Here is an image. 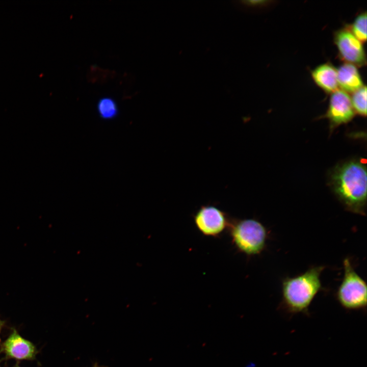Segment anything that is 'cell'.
I'll list each match as a JSON object with an SVG mask.
<instances>
[{"label": "cell", "instance_id": "6da1fadb", "mask_svg": "<svg viewBox=\"0 0 367 367\" xmlns=\"http://www.w3.org/2000/svg\"><path fill=\"white\" fill-rule=\"evenodd\" d=\"M366 167L353 159L336 166L330 174V185L335 194L348 211L365 215Z\"/></svg>", "mask_w": 367, "mask_h": 367}, {"label": "cell", "instance_id": "7a4b0ae2", "mask_svg": "<svg viewBox=\"0 0 367 367\" xmlns=\"http://www.w3.org/2000/svg\"><path fill=\"white\" fill-rule=\"evenodd\" d=\"M325 266H312L295 277L282 280L280 307L286 313H306L317 294L322 290L320 276Z\"/></svg>", "mask_w": 367, "mask_h": 367}, {"label": "cell", "instance_id": "3957f363", "mask_svg": "<svg viewBox=\"0 0 367 367\" xmlns=\"http://www.w3.org/2000/svg\"><path fill=\"white\" fill-rule=\"evenodd\" d=\"M228 229L232 244L241 253L253 256L265 249L268 232L259 221L254 219L231 220Z\"/></svg>", "mask_w": 367, "mask_h": 367}, {"label": "cell", "instance_id": "277c9868", "mask_svg": "<svg viewBox=\"0 0 367 367\" xmlns=\"http://www.w3.org/2000/svg\"><path fill=\"white\" fill-rule=\"evenodd\" d=\"M344 276L336 293L339 304L347 310L365 309L367 303L365 281L355 270L349 258L343 260Z\"/></svg>", "mask_w": 367, "mask_h": 367}, {"label": "cell", "instance_id": "5b68a950", "mask_svg": "<svg viewBox=\"0 0 367 367\" xmlns=\"http://www.w3.org/2000/svg\"><path fill=\"white\" fill-rule=\"evenodd\" d=\"M230 221L226 213L213 205L201 206L194 215L196 228L207 237L220 236L228 228Z\"/></svg>", "mask_w": 367, "mask_h": 367}, {"label": "cell", "instance_id": "8992f818", "mask_svg": "<svg viewBox=\"0 0 367 367\" xmlns=\"http://www.w3.org/2000/svg\"><path fill=\"white\" fill-rule=\"evenodd\" d=\"M355 114L351 97L347 92L337 89L332 93L327 111L324 115L329 121L330 132L351 121Z\"/></svg>", "mask_w": 367, "mask_h": 367}, {"label": "cell", "instance_id": "52a82bcc", "mask_svg": "<svg viewBox=\"0 0 367 367\" xmlns=\"http://www.w3.org/2000/svg\"><path fill=\"white\" fill-rule=\"evenodd\" d=\"M334 40L340 58L348 63L363 66L366 63V57L361 42L348 28L337 30Z\"/></svg>", "mask_w": 367, "mask_h": 367}, {"label": "cell", "instance_id": "ba28073f", "mask_svg": "<svg viewBox=\"0 0 367 367\" xmlns=\"http://www.w3.org/2000/svg\"><path fill=\"white\" fill-rule=\"evenodd\" d=\"M3 349L7 356L18 359H32L36 353L34 346L21 337L15 330L4 342Z\"/></svg>", "mask_w": 367, "mask_h": 367}, {"label": "cell", "instance_id": "9c48e42d", "mask_svg": "<svg viewBox=\"0 0 367 367\" xmlns=\"http://www.w3.org/2000/svg\"><path fill=\"white\" fill-rule=\"evenodd\" d=\"M337 78L338 86L346 92L353 93L364 86L356 66L350 63L339 66Z\"/></svg>", "mask_w": 367, "mask_h": 367}, {"label": "cell", "instance_id": "30bf717a", "mask_svg": "<svg viewBox=\"0 0 367 367\" xmlns=\"http://www.w3.org/2000/svg\"><path fill=\"white\" fill-rule=\"evenodd\" d=\"M314 82L327 93H333L337 90V69L330 63H325L318 66L311 72Z\"/></svg>", "mask_w": 367, "mask_h": 367}, {"label": "cell", "instance_id": "8fae6325", "mask_svg": "<svg viewBox=\"0 0 367 367\" xmlns=\"http://www.w3.org/2000/svg\"><path fill=\"white\" fill-rule=\"evenodd\" d=\"M97 110L99 116L105 120L114 119L118 113V106L116 101L109 96L101 97L98 100Z\"/></svg>", "mask_w": 367, "mask_h": 367}, {"label": "cell", "instance_id": "7c38bea8", "mask_svg": "<svg viewBox=\"0 0 367 367\" xmlns=\"http://www.w3.org/2000/svg\"><path fill=\"white\" fill-rule=\"evenodd\" d=\"M352 104L356 114L361 116L366 115V87L363 86L353 92L351 98Z\"/></svg>", "mask_w": 367, "mask_h": 367}, {"label": "cell", "instance_id": "4fadbf2b", "mask_svg": "<svg viewBox=\"0 0 367 367\" xmlns=\"http://www.w3.org/2000/svg\"><path fill=\"white\" fill-rule=\"evenodd\" d=\"M351 32L361 42L366 40V13L362 12L355 19L348 28Z\"/></svg>", "mask_w": 367, "mask_h": 367}, {"label": "cell", "instance_id": "5bb4252c", "mask_svg": "<svg viewBox=\"0 0 367 367\" xmlns=\"http://www.w3.org/2000/svg\"><path fill=\"white\" fill-rule=\"evenodd\" d=\"M92 367H101L97 362H95Z\"/></svg>", "mask_w": 367, "mask_h": 367}, {"label": "cell", "instance_id": "9a60e30c", "mask_svg": "<svg viewBox=\"0 0 367 367\" xmlns=\"http://www.w3.org/2000/svg\"><path fill=\"white\" fill-rule=\"evenodd\" d=\"M2 322L0 321V330H1V327H2Z\"/></svg>", "mask_w": 367, "mask_h": 367}]
</instances>
